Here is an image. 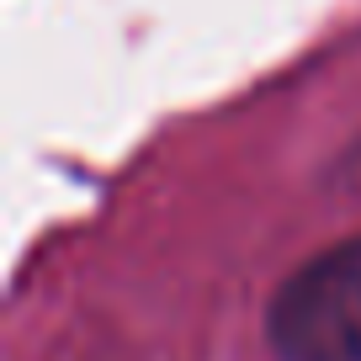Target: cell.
I'll use <instances>...</instances> for the list:
<instances>
[{
  "label": "cell",
  "instance_id": "obj_1",
  "mask_svg": "<svg viewBox=\"0 0 361 361\" xmlns=\"http://www.w3.org/2000/svg\"><path fill=\"white\" fill-rule=\"evenodd\" d=\"M266 335L282 361H361V239L319 250L276 287Z\"/></svg>",
  "mask_w": 361,
  "mask_h": 361
}]
</instances>
